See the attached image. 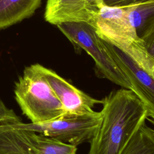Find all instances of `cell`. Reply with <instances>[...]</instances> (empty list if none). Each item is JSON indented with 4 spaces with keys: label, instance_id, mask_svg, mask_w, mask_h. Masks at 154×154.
Listing matches in <instances>:
<instances>
[{
    "label": "cell",
    "instance_id": "obj_2",
    "mask_svg": "<svg viewBox=\"0 0 154 154\" xmlns=\"http://www.w3.org/2000/svg\"><path fill=\"white\" fill-rule=\"evenodd\" d=\"M40 64L25 68L15 84L16 100L32 123H42L66 114L61 102L43 76Z\"/></svg>",
    "mask_w": 154,
    "mask_h": 154
},
{
    "label": "cell",
    "instance_id": "obj_5",
    "mask_svg": "<svg viewBox=\"0 0 154 154\" xmlns=\"http://www.w3.org/2000/svg\"><path fill=\"white\" fill-rule=\"evenodd\" d=\"M102 120L101 112L85 114H66L62 117L42 123H22L6 124L21 129L32 131L63 143L75 146L91 140Z\"/></svg>",
    "mask_w": 154,
    "mask_h": 154
},
{
    "label": "cell",
    "instance_id": "obj_1",
    "mask_svg": "<svg viewBox=\"0 0 154 154\" xmlns=\"http://www.w3.org/2000/svg\"><path fill=\"white\" fill-rule=\"evenodd\" d=\"M101 122L88 154H121L148 119L146 106L129 89L111 91L102 100Z\"/></svg>",
    "mask_w": 154,
    "mask_h": 154
},
{
    "label": "cell",
    "instance_id": "obj_7",
    "mask_svg": "<svg viewBox=\"0 0 154 154\" xmlns=\"http://www.w3.org/2000/svg\"><path fill=\"white\" fill-rule=\"evenodd\" d=\"M104 43L108 52L129 81L132 91L146 106L148 117L153 115L154 73L140 66L116 47L105 41Z\"/></svg>",
    "mask_w": 154,
    "mask_h": 154
},
{
    "label": "cell",
    "instance_id": "obj_12",
    "mask_svg": "<svg viewBox=\"0 0 154 154\" xmlns=\"http://www.w3.org/2000/svg\"><path fill=\"white\" fill-rule=\"evenodd\" d=\"M137 32L154 63V13L146 19Z\"/></svg>",
    "mask_w": 154,
    "mask_h": 154
},
{
    "label": "cell",
    "instance_id": "obj_14",
    "mask_svg": "<svg viewBox=\"0 0 154 154\" xmlns=\"http://www.w3.org/2000/svg\"><path fill=\"white\" fill-rule=\"evenodd\" d=\"M153 1H154V0H104V4L108 7H127Z\"/></svg>",
    "mask_w": 154,
    "mask_h": 154
},
{
    "label": "cell",
    "instance_id": "obj_9",
    "mask_svg": "<svg viewBox=\"0 0 154 154\" xmlns=\"http://www.w3.org/2000/svg\"><path fill=\"white\" fill-rule=\"evenodd\" d=\"M45 79L61 102L66 114H85L94 111L93 108L102 100L93 98L60 76L54 70L40 65Z\"/></svg>",
    "mask_w": 154,
    "mask_h": 154
},
{
    "label": "cell",
    "instance_id": "obj_13",
    "mask_svg": "<svg viewBox=\"0 0 154 154\" xmlns=\"http://www.w3.org/2000/svg\"><path fill=\"white\" fill-rule=\"evenodd\" d=\"M20 122V117L0 99V125Z\"/></svg>",
    "mask_w": 154,
    "mask_h": 154
},
{
    "label": "cell",
    "instance_id": "obj_11",
    "mask_svg": "<svg viewBox=\"0 0 154 154\" xmlns=\"http://www.w3.org/2000/svg\"><path fill=\"white\" fill-rule=\"evenodd\" d=\"M121 154H154V129L143 123Z\"/></svg>",
    "mask_w": 154,
    "mask_h": 154
},
{
    "label": "cell",
    "instance_id": "obj_15",
    "mask_svg": "<svg viewBox=\"0 0 154 154\" xmlns=\"http://www.w3.org/2000/svg\"><path fill=\"white\" fill-rule=\"evenodd\" d=\"M149 117L150 118V121L152 122L153 125H154V114H153V115H152V116H149Z\"/></svg>",
    "mask_w": 154,
    "mask_h": 154
},
{
    "label": "cell",
    "instance_id": "obj_3",
    "mask_svg": "<svg viewBox=\"0 0 154 154\" xmlns=\"http://www.w3.org/2000/svg\"><path fill=\"white\" fill-rule=\"evenodd\" d=\"M93 26L100 38L116 47L140 66L154 73V63L130 20L127 7L104 5Z\"/></svg>",
    "mask_w": 154,
    "mask_h": 154
},
{
    "label": "cell",
    "instance_id": "obj_4",
    "mask_svg": "<svg viewBox=\"0 0 154 154\" xmlns=\"http://www.w3.org/2000/svg\"><path fill=\"white\" fill-rule=\"evenodd\" d=\"M75 48L85 51L95 62L99 74L115 84L132 90V87L109 53L94 28L85 22H64L57 25Z\"/></svg>",
    "mask_w": 154,
    "mask_h": 154
},
{
    "label": "cell",
    "instance_id": "obj_6",
    "mask_svg": "<svg viewBox=\"0 0 154 154\" xmlns=\"http://www.w3.org/2000/svg\"><path fill=\"white\" fill-rule=\"evenodd\" d=\"M77 147L32 131L0 125V154H76Z\"/></svg>",
    "mask_w": 154,
    "mask_h": 154
},
{
    "label": "cell",
    "instance_id": "obj_10",
    "mask_svg": "<svg viewBox=\"0 0 154 154\" xmlns=\"http://www.w3.org/2000/svg\"><path fill=\"white\" fill-rule=\"evenodd\" d=\"M42 0H0V29L30 17Z\"/></svg>",
    "mask_w": 154,
    "mask_h": 154
},
{
    "label": "cell",
    "instance_id": "obj_8",
    "mask_svg": "<svg viewBox=\"0 0 154 154\" xmlns=\"http://www.w3.org/2000/svg\"><path fill=\"white\" fill-rule=\"evenodd\" d=\"M104 5V0H47L44 17L55 25L85 22L93 26Z\"/></svg>",
    "mask_w": 154,
    "mask_h": 154
}]
</instances>
